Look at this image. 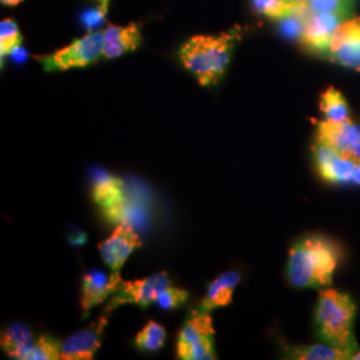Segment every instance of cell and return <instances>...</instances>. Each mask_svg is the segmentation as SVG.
<instances>
[{"label":"cell","instance_id":"cell-1","mask_svg":"<svg viewBox=\"0 0 360 360\" xmlns=\"http://www.w3.org/2000/svg\"><path fill=\"white\" fill-rule=\"evenodd\" d=\"M239 39L238 27L214 35H195L180 47L179 60L200 86H215L226 74Z\"/></svg>","mask_w":360,"mask_h":360},{"label":"cell","instance_id":"cell-2","mask_svg":"<svg viewBox=\"0 0 360 360\" xmlns=\"http://www.w3.org/2000/svg\"><path fill=\"white\" fill-rule=\"evenodd\" d=\"M339 248L327 238L309 236L290 250L287 279L296 288H316L333 282Z\"/></svg>","mask_w":360,"mask_h":360},{"label":"cell","instance_id":"cell-3","mask_svg":"<svg viewBox=\"0 0 360 360\" xmlns=\"http://www.w3.org/2000/svg\"><path fill=\"white\" fill-rule=\"evenodd\" d=\"M356 304L347 292L327 288L319 292L315 309L318 334L326 343L346 349H358L354 338Z\"/></svg>","mask_w":360,"mask_h":360},{"label":"cell","instance_id":"cell-4","mask_svg":"<svg viewBox=\"0 0 360 360\" xmlns=\"http://www.w3.org/2000/svg\"><path fill=\"white\" fill-rule=\"evenodd\" d=\"M103 31H94L74 40L62 50L47 55H39L37 60L46 72L67 71L96 63L103 56Z\"/></svg>","mask_w":360,"mask_h":360},{"label":"cell","instance_id":"cell-5","mask_svg":"<svg viewBox=\"0 0 360 360\" xmlns=\"http://www.w3.org/2000/svg\"><path fill=\"white\" fill-rule=\"evenodd\" d=\"M214 327L208 312H193L180 330L176 343L178 358L181 360L217 359L214 347Z\"/></svg>","mask_w":360,"mask_h":360},{"label":"cell","instance_id":"cell-6","mask_svg":"<svg viewBox=\"0 0 360 360\" xmlns=\"http://www.w3.org/2000/svg\"><path fill=\"white\" fill-rule=\"evenodd\" d=\"M171 284V279L165 271L132 282L122 281L110 303L107 304L105 311L112 312L123 304H136L142 309H147L158 300L159 294Z\"/></svg>","mask_w":360,"mask_h":360},{"label":"cell","instance_id":"cell-7","mask_svg":"<svg viewBox=\"0 0 360 360\" xmlns=\"http://www.w3.org/2000/svg\"><path fill=\"white\" fill-rule=\"evenodd\" d=\"M312 155L315 167L319 176L330 184H348L352 183L355 159L339 154L331 146L315 138L312 144Z\"/></svg>","mask_w":360,"mask_h":360},{"label":"cell","instance_id":"cell-8","mask_svg":"<svg viewBox=\"0 0 360 360\" xmlns=\"http://www.w3.org/2000/svg\"><path fill=\"white\" fill-rule=\"evenodd\" d=\"M327 58L339 65L360 71V16L343 20L335 30Z\"/></svg>","mask_w":360,"mask_h":360},{"label":"cell","instance_id":"cell-9","mask_svg":"<svg viewBox=\"0 0 360 360\" xmlns=\"http://www.w3.org/2000/svg\"><path fill=\"white\" fill-rule=\"evenodd\" d=\"M316 138L331 146L338 153L360 160V124L351 119L346 122L322 120L316 123Z\"/></svg>","mask_w":360,"mask_h":360},{"label":"cell","instance_id":"cell-10","mask_svg":"<svg viewBox=\"0 0 360 360\" xmlns=\"http://www.w3.org/2000/svg\"><path fill=\"white\" fill-rule=\"evenodd\" d=\"M141 245L142 242L139 235L129 224L123 223L116 227L108 239L99 245V252L111 272L120 274L129 255Z\"/></svg>","mask_w":360,"mask_h":360},{"label":"cell","instance_id":"cell-11","mask_svg":"<svg viewBox=\"0 0 360 360\" xmlns=\"http://www.w3.org/2000/svg\"><path fill=\"white\" fill-rule=\"evenodd\" d=\"M111 312L104 309V314L92 323L90 327L80 330L62 343L60 359L63 360H90L94 358L95 352L102 346V336L104 328L108 322V315Z\"/></svg>","mask_w":360,"mask_h":360},{"label":"cell","instance_id":"cell-12","mask_svg":"<svg viewBox=\"0 0 360 360\" xmlns=\"http://www.w3.org/2000/svg\"><path fill=\"white\" fill-rule=\"evenodd\" d=\"M346 19L336 13H312L300 38L306 51L315 55H328L335 30Z\"/></svg>","mask_w":360,"mask_h":360},{"label":"cell","instance_id":"cell-13","mask_svg":"<svg viewBox=\"0 0 360 360\" xmlns=\"http://www.w3.org/2000/svg\"><path fill=\"white\" fill-rule=\"evenodd\" d=\"M92 199L107 218L119 220L126 207L123 181L107 172L98 174L92 184Z\"/></svg>","mask_w":360,"mask_h":360},{"label":"cell","instance_id":"cell-14","mask_svg":"<svg viewBox=\"0 0 360 360\" xmlns=\"http://www.w3.org/2000/svg\"><path fill=\"white\" fill-rule=\"evenodd\" d=\"M120 274L111 272L110 275L102 271L91 270L84 274L82 279V299L80 306L84 316L91 309L102 304L110 296L115 294L119 284L122 283Z\"/></svg>","mask_w":360,"mask_h":360},{"label":"cell","instance_id":"cell-15","mask_svg":"<svg viewBox=\"0 0 360 360\" xmlns=\"http://www.w3.org/2000/svg\"><path fill=\"white\" fill-rule=\"evenodd\" d=\"M104 32L103 58L115 59L127 52L136 51L142 46V30L139 23L127 26L108 25Z\"/></svg>","mask_w":360,"mask_h":360},{"label":"cell","instance_id":"cell-16","mask_svg":"<svg viewBox=\"0 0 360 360\" xmlns=\"http://www.w3.org/2000/svg\"><path fill=\"white\" fill-rule=\"evenodd\" d=\"M240 279L242 276L238 271H227L219 275L218 278L208 285L206 295L202 299L200 307L198 311L210 314L212 309L231 304L233 290L236 288Z\"/></svg>","mask_w":360,"mask_h":360},{"label":"cell","instance_id":"cell-17","mask_svg":"<svg viewBox=\"0 0 360 360\" xmlns=\"http://www.w3.org/2000/svg\"><path fill=\"white\" fill-rule=\"evenodd\" d=\"M35 343L34 333L23 323H13L1 335V348L13 359L30 360Z\"/></svg>","mask_w":360,"mask_h":360},{"label":"cell","instance_id":"cell-18","mask_svg":"<svg viewBox=\"0 0 360 360\" xmlns=\"http://www.w3.org/2000/svg\"><path fill=\"white\" fill-rule=\"evenodd\" d=\"M355 351L336 347L334 345L324 342L321 345L288 347L285 351V355L287 358L299 360H346L351 359Z\"/></svg>","mask_w":360,"mask_h":360},{"label":"cell","instance_id":"cell-19","mask_svg":"<svg viewBox=\"0 0 360 360\" xmlns=\"http://www.w3.org/2000/svg\"><path fill=\"white\" fill-rule=\"evenodd\" d=\"M319 108L326 120L331 122H346L351 119L349 107L345 95L333 86L327 87L321 94Z\"/></svg>","mask_w":360,"mask_h":360},{"label":"cell","instance_id":"cell-20","mask_svg":"<svg viewBox=\"0 0 360 360\" xmlns=\"http://www.w3.org/2000/svg\"><path fill=\"white\" fill-rule=\"evenodd\" d=\"M110 0H83L80 23L86 32L98 31L103 26L108 13Z\"/></svg>","mask_w":360,"mask_h":360},{"label":"cell","instance_id":"cell-21","mask_svg":"<svg viewBox=\"0 0 360 360\" xmlns=\"http://www.w3.org/2000/svg\"><path fill=\"white\" fill-rule=\"evenodd\" d=\"M297 0H251L254 13L272 20H282L294 11Z\"/></svg>","mask_w":360,"mask_h":360},{"label":"cell","instance_id":"cell-22","mask_svg":"<svg viewBox=\"0 0 360 360\" xmlns=\"http://www.w3.org/2000/svg\"><path fill=\"white\" fill-rule=\"evenodd\" d=\"M166 330L159 323H147L135 338V346L144 352H156L165 346Z\"/></svg>","mask_w":360,"mask_h":360},{"label":"cell","instance_id":"cell-23","mask_svg":"<svg viewBox=\"0 0 360 360\" xmlns=\"http://www.w3.org/2000/svg\"><path fill=\"white\" fill-rule=\"evenodd\" d=\"M22 41H23V37L20 34L18 23L10 18L3 19L0 23V56H1V59L4 56L11 55L15 49L22 46Z\"/></svg>","mask_w":360,"mask_h":360},{"label":"cell","instance_id":"cell-24","mask_svg":"<svg viewBox=\"0 0 360 360\" xmlns=\"http://www.w3.org/2000/svg\"><path fill=\"white\" fill-rule=\"evenodd\" d=\"M62 345L51 335H40L37 339L35 347L32 349L30 360L60 359Z\"/></svg>","mask_w":360,"mask_h":360},{"label":"cell","instance_id":"cell-25","mask_svg":"<svg viewBox=\"0 0 360 360\" xmlns=\"http://www.w3.org/2000/svg\"><path fill=\"white\" fill-rule=\"evenodd\" d=\"M309 7L315 13H336L347 19L352 11L354 0H309Z\"/></svg>","mask_w":360,"mask_h":360},{"label":"cell","instance_id":"cell-26","mask_svg":"<svg viewBox=\"0 0 360 360\" xmlns=\"http://www.w3.org/2000/svg\"><path fill=\"white\" fill-rule=\"evenodd\" d=\"M188 299V292L179 287H174L172 284L165 288L158 296V306L165 311L179 309Z\"/></svg>","mask_w":360,"mask_h":360},{"label":"cell","instance_id":"cell-27","mask_svg":"<svg viewBox=\"0 0 360 360\" xmlns=\"http://www.w3.org/2000/svg\"><path fill=\"white\" fill-rule=\"evenodd\" d=\"M11 55H13V59H15L16 62H19V63H22V62L26 60L27 52L22 49V46H19L18 49H15Z\"/></svg>","mask_w":360,"mask_h":360},{"label":"cell","instance_id":"cell-28","mask_svg":"<svg viewBox=\"0 0 360 360\" xmlns=\"http://www.w3.org/2000/svg\"><path fill=\"white\" fill-rule=\"evenodd\" d=\"M352 184H355V186H360V160L356 162V166H355V169H354Z\"/></svg>","mask_w":360,"mask_h":360},{"label":"cell","instance_id":"cell-29","mask_svg":"<svg viewBox=\"0 0 360 360\" xmlns=\"http://www.w3.org/2000/svg\"><path fill=\"white\" fill-rule=\"evenodd\" d=\"M22 1H25V0H0V3L3 6H8V7H15V6L20 4Z\"/></svg>","mask_w":360,"mask_h":360},{"label":"cell","instance_id":"cell-30","mask_svg":"<svg viewBox=\"0 0 360 360\" xmlns=\"http://www.w3.org/2000/svg\"><path fill=\"white\" fill-rule=\"evenodd\" d=\"M351 360H360V351H355L354 354H352V356H351Z\"/></svg>","mask_w":360,"mask_h":360},{"label":"cell","instance_id":"cell-31","mask_svg":"<svg viewBox=\"0 0 360 360\" xmlns=\"http://www.w3.org/2000/svg\"><path fill=\"white\" fill-rule=\"evenodd\" d=\"M307 1H309V0H307Z\"/></svg>","mask_w":360,"mask_h":360}]
</instances>
